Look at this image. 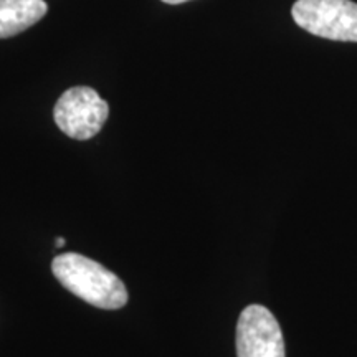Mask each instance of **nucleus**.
I'll list each match as a JSON object with an SVG mask.
<instances>
[{"mask_svg": "<svg viewBox=\"0 0 357 357\" xmlns=\"http://www.w3.org/2000/svg\"><path fill=\"white\" fill-rule=\"evenodd\" d=\"M52 271L75 296L101 310H121L128 289L113 271L79 253H61L52 261Z\"/></svg>", "mask_w": 357, "mask_h": 357, "instance_id": "nucleus-1", "label": "nucleus"}, {"mask_svg": "<svg viewBox=\"0 0 357 357\" xmlns=\"http://www.w3.org/2000/svg\"><path fill=\"white\" fill-rule=\"evenodd\" d=\"M55 242H56L55 245H56L58 248H63V247H65V238H63V236H58Z\"/></svg>", "mask_w": 357, "mask_h": 357, "instance_id": "nucleus-6", "label": "nucleus"}, {"mask_svg": "<svg viewBox=\"0 0 357 357\" xmlns=\"http://www.w3.org/2000/svg\"><path fill=\"white\" fill-rule=\"evenodd\" d=\"M108 114V102L88 86L66 89L53 109V118L61 132L78 141L96 136L105 126Z\"/></svg>", "mask_w": 357, "mask_h": 357, "instance_id": "nucleus-3", "label": "nucleus"}, {"mask_svg": "<svg viewBox=\"0 0 357 357\" xmlns=\"http://www.w3.org/2000/svg\"><path fill=\"white\" fill-rule=\"evenodd\" d=\"M162 2H166V3H171V6H177V3H184V2H189V0H162Z\"/></svg>", "mask_w": 357, "mask_h": 357, "instance_id": "nucleus-7", "label": "nucleus"}, {"mask_svg": "<svg viewBox=\"0 0 357 357\" xmlns=\"http://www.w3.org/2000/svg\"><path fill=\"white\" fill-rule=\"evenodd\" d=\"M47 12L45 0H0V38L24 32Z\"/></svg>", "mask_w": 357, "mask_h": 357, "instance_id": "nucleus-5", "label": "nucleus"}, {"mask_svg": "<svg viewBox=\"0 0 357 357\" xmlns=\"http://www.w3.org/2000/svg\"><path fill=\"white\" fill-rule=\"evenodd\" d=\"M291 15L298 26L316 37L357 42V3L352 0H296Z\"/></svg>", "mask_w": 357, "mask_h": 357, "instance_id": "nucleus-2", "label": "nucleus"}, {"mask_svg": "<svg viewBox=\"0 0 357 357\" xmlns=\"http://www.w3.org/2000/svg\"><path fill=\"white\" fill-rule=\"evenodd\" d=\"M236 357H284L283 333L265 306L245 307L236 323Z\"/></svg>", "mask_w": 357, "mask_h": 357, "instance_id": "nucleus-4", "label": "nucleus"}]
</instances>
